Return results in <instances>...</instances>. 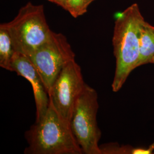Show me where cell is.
<instances>
[{
	"label": "cell",
	"mask_w": 154,
	"mask_h": 154,
	"mask_svg": "<svg viewBox=\"0 0 154 154\" xmlns=\"http://www.w3.org/2000/svg\"><path fill=\"white\" fill-rule=\"evenodd\" d=\"M145 21L137 3L116 14L112 38L116 70L111 84L115 93L122 88L130 74L137 68L140 32Z\"/></svg>",
	"instance_id": "1"
},
{
	"label": "cell",
	"mask_w": 154,
	"mask_h": 154,
	"mask_svg": "<svg viewBox=\"0 0 154 154\" xmlns=\"http://www.w3.org/2000/svg\"><path fill=\"white\" fill-rule=\"evenodd\" d=\"M25 154H82L70 122L63 118L50 101L45 116L25 133Z\"/></svg>",
	"instance_id": "2"
},
{
	"label": "cell",
	"mask_w": 154,
	"mask_h": 154,
	"mask_svg": "<svg viewBox=\"0 0 154 154\" xmlns=\"http://www.w3.org/2000/svg\"><path fill=\"white\" fill-rule=\"evenodd\" d=\"M9 33L16 52L30 55L49 38L44 6L28 2L11 21L1 23Z\"/></svg>",
	"instance_id": "3"
},
{
	"label": "cell",
	"mask_w": 154,
	"mask_h": 154,
	"mask_svg": "<svg viewBox=\"0 0 154 154\" xmlns=\"http://www.w3.org/2000/svg\"><path fill=\"white\" fill-rule=\"evenodd\" d=\"M98 95L94 88L86 85L74 105L70 125L83 154H102L99 142L101 131L97 120Z\"/></svg>",
	"instance_id": "4"
},
{
	"label": "cell",
	"mask_w": 154,
	"mask_h": 154,
	"mask_svg": "<svg viewBox=\"0 0 154 154\" xmlns=\"http://www.w3.org/2000/svg\"><path fill=\"white\" fill-rule=\"evenodd\" d=\"M28 57L49 93L64 67L75 60V54L63 34L52 31L48 39Z\"/></svg>",
	"instance_id": "5"
},
{
	"label": "cell",
	"mask_w": 154,
	"mask_h": 154,
	"mask_svg": "<svg viewBox=\"0 0 154 154\" xmlns=\"http://www.w3.org/2000/svg\"><path fill=\"white\" fill-rule=\"evenodd\" d=\"M86 85L81 68L74 60L62 70L48 93L56 111L69 122L74 105Z\"/></svg>",
	"instance_id": "6"
},
{
	"label": "cell",
	"mask_w": 154,
	"mask_h": 154,
	"mask_svg": "<svg viewBox=\"0 0 154 154\" xmlns=\"http://www.w3.org/2000/svg\"><path fill=\"white\" fill-rule=\"evenodd\" d=\"M11 72L25 78L33 88L36 106V119L38 122L45 116L49 107V97L38 72L27 55L16 52L11 63Z\"/></svg>",
	"instance_id": "7"
},
{
	"label": "cell",
	"mask_w": 154,
	"mask_h": 154,
	"mask_svg": "<svg viewBox=\"0 0 154 154\" xmlns=\"http://www.w3.org/2000/svg\"><path fill=\"white\" fill-rule=\"evenodd\" d=\"M154 56V26L145 21L141 29L137 67L149 64Z\"/></svg>",
	"instance_id": "8"
},
{
	"label": "cell",
	"mask_w": 154,
	"mask_h": 154,
	"mask_svg": "<svg viewBox=\"0 0 154 154\" xmlns=\"http://www.w3.org/2000/svg\"><path fill=\"white\" fill-rule=\"evenodd\" d=\"M16 53L11 35L1 23L0 25V66L11 72V63Z\"/></svg>",
	"instance_id": "9"
},
{
	"label": "cell",
	"mask_w": 154,
	"mask_h": 154,
	"mask_svg": "<svg viewBox=\"0 0 154 154\" xmlns=\"http://www.w3.org/2000/svg\"><path fill=\"white\" fill-rule=\"evenodd\" d=\"M88 7L85 0H66L65 10L72 17L77 18L85 14Z\"/></svg>",
	"instance_id": "10"
},
{
	"label": "cell",
	"mask_w": 154,
	"mask_h": 154,
	"mask_svg": "<svg viewBox=\"0 0 154 154\" xmlns=\"http://www.w3.org/2000/svg\"><path fill=\"white\" fill-rule=\"evenodd\" d=\"M134 148L130 146H121L116 143L100 146L102 154H132Z\"/></svg>",
	"instance_id": "11"
},
{
	"label": "cell",
	"mask_w": 154,
	"mask_h": 154,
	"mask_svg": "<svg viewBox=\"0 0 154 154\" xmlns=\"http://www.w3.org/2000/svg\"><path fill=\"white\" fill-rule=\"evenodd\" d=\"M51 3L62 8L64 10L66 6V0H47Z\"/></svg>",
	"instance_id": "12"
},
{
	"label": "cell",
	"mask_w": 154,
	"mask_h": 154,
	"mask_svg": "<svg viewBox=\"0 0 154 154\" xmlns=\"http://www.w3.org/2000/svg\"><path fill=\"white\" fill-rule=\"evenodd\" d=\"M85 2H86V4H87V5L89 6L90 5H91V4H92L93 2L94 1H95V0H85Z\"/></svg>",
	"instance_id": "13"
},
{
	"label": "cell",
	"mask_w": 154,
	"mask_h": 154,
	"mask_svg": "<svg viewBox=\"0 0 154 154\" xmlns=\"http://www.w3.org/2000/svg\"><path fill=\"white\" fill-rule=\"evenodd\" d=\"M149 148L151 150H152V151H154V142L153 143H152L149 146Z\"/></svg>",
	"instance_id": "14"
},
{
	"label": "cell",
	"mask_w": 154,
	"mask_h": 154,
	"mask_svg": "<svg viewBox=\"0 0 154 154\" xmlns=\"http://www.w3.org/2000/svg\"><path fill=\"white\" fill-rule=\"evenodd\" d=\"M149 63H150V64H154V56L152 58V59L151 60V61H150Z\"/></svg>",
	"instance_id": "15"
}]
</instances>
